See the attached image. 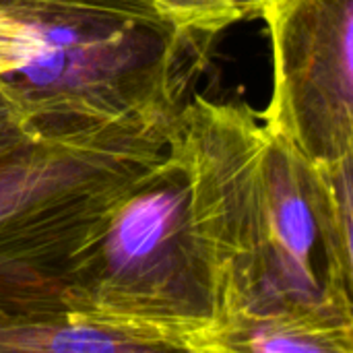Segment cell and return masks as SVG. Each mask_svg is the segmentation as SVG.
I'll use <instances>...</instances> for the list:
<instances>
[{"label": "cell", "mask_w": 353, "mask_h": 353, "mask_svg": "<svg viewBox=\"0 0 353 353\" xmlns=\"http://www.w3.org/2000/svg\"><path fill=\"white\" fill-rule=\"evenodd\" d=\"M172 29L217 37L238 21L252 19V0H145Z\"/></svg>", "instance_id": "ba28073f"}, {"label": "cell", "mask_w": 353, "mask_h": 353, "mask_svg": "<svg viewBox=\"0 0 353 353\" xmlns=\"http://www.w3.org/2000/svg\"><path fill=\"white\" fill-rule=\"evenodd\" d=\"M215 39L161 19L0 0V85L46 134L170 137Z\"/></svg>", "instance_id": "6da1fadb"}, {"label": "cell", "mask_w": 353, "mask_h": 353, "mask_svg": "<svg viewBox=\"0 0 353 353\" xmlns=\"http://www.w3.org/2000/svg\"><path fill=\"white\" fill-rule=\"evenodd\" d=\"M205 353H353V314L331 288L261 300L223 316Z\"/></svg>", "instance_id": "8992f818"}, {"label": "cell", "mask_w": 353, "mask_h": 353, "mask_svg": "<svg viewBox=\"0 0 353 353\" xmlns=\"http://www.w3.org/2000/svg\"><path fill=\"white\" fill-rule=\"evenodd\" d=\"M168 143L122 128L52 134L0 165V271L64 277L101 213L165 157Z\"/></svg>", "instance_id": "3957f363"}, {"label": "cell", "mask_w": 353, "mask_h": 353, "mask_svg": "<svg viewBox=\"0 0 353 353\" xmlns=\"http://www.w3.org/2000/svg\"><path fill=\"white\" fill-rule=\"evenodd\" d=\"M267 2H269V0H252V19L261 14V10H263V6H265Z\"/></svg>", "instance_id": "8fae6325"}, {"label": "cell", "mask_w": 353, "mask_h": 353, "mask_svg": "<svg viewBox=\"0 0 353 353\" xmlns=\"http://www.w3.org/2000/svg\"><path fill=\"white\" fill-rule=\"evenodd\" d=\"M314 209L325 254V285L343 298L353 314V151L310 163Z\"/></svg>", "instance_id": "52a82bcc"}, {"label": "cell", "mask_w": 353, "mask_h": 353, "mask_svg": "<svg viewBox=\"0 0 353 353\" xmlns=\"http://www.w3.org/2000/svg\"><path fill=\"white\" fill-rule=\"evenodd\" d=\"M46 137L52 134L41 132L31 116L0 85V165L33 149Z\"/></svg>", "instance_id": "9c48e42d"}, {"label": "cell", "mask_w": 353, "mask_h": 353, "mask_svg": "<svg viewBox=\"0 0 353 353\" xmlns=\"http://www.w3.org/2000/svg\"><path fill=\"white\" fill-rule=\"evenodd\" d=\"M273 91L265 126L306 161L353 151V0H269Z\"/></svg>", "instance_id": "277c9868"}, {"label": "cell", "mask_w": 353, "mask_h": 353, "mask_svg": "<svg viewBox=\"0 0 353 353\" xmlns=\"http://www.w3.org/2000/svg\"><path fill=\"white\" fill-rule=\"evenodd\" d=\"M81 312L151 352H205L215 319L211 267L184 159L165 157L101 213L64 267Z\"/></svg>", "instance_id": "7a4b0ae2"}, {"label": "cell", "mask_w": 353, "mask_h": 353, "mask_svg": "<svg viewBox=\"0 0 353 353\" xmlns=\"http://www.w3.org/2000/svg\"><path fill=\"white\" fill-rule=\"evenodd\" d=\"M139 353L147 343L79 310L66 279L0 271V353Z\"/></svg>", "instance_id": "5b68a950"}, {"label": "cell", "mask_w": 353, "mask_h": 353, "mask_svg": "<svg viewBox=\"0 0 353 353\" xmlns=\"http://www.w3.org/2000/svg\"><path fill=\"white\" fill-rule=\"evenodd\" d=\"M27 2H46V4L81 8V10H97V12L143 17V19H159L155 14V10L145 0H27Z\"/></svg>", "instance_id": "30bf717a"}]
</instances>
